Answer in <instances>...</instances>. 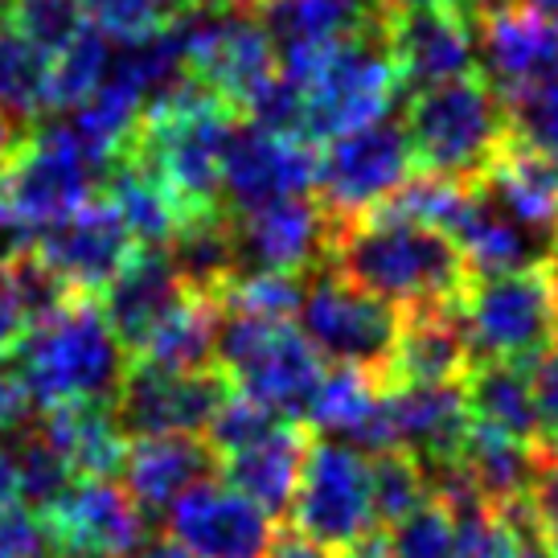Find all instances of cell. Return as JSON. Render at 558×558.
<instances>
[{
    "label": "cell",
    "instance_id": "1",
    "mask_svg": "<svg viewBox=\"0 0 558 558\" xmlns=\"http://www.w3.org/2000/svg\"><path fill=\"white\" fill-rule=\"evenodd\" d=\"M325 263L399 313L456 308L472 279L448 230L395 218L383 209L332 222Z\"/></svg>",
    "mask_w": 558,
    "mask_h": 558
},
{
    "label": "cell",
    "instance_id": "2",
    "mask_svg": "<svg viewBox=\"0 0 558 558\" xmlns=\"http://www.w3.org/2000/svg\"><path fill=\"white\" fill-rule=\"evenodd\" d=\"M239 128V111L227 107L193 74H177L169 87H160L140 116L132 136V157L157 169L173 193L193 209H227L222 206V160L230 136Z\"/></svg>",
    "mask_w": 558,
    "mask_h": 558
},
{
    "label": "cell",
    "instance_id": "3",
    "mask_svg": "<svg viewBox=\"0 0 558 558\" xmlns=\"http://www.w3.org/2000/svg\"><path fill=\"white\" fill-rule=\"evenodd\" d=\"M13 353L41 411L74 402L111 407L128 374V349L120 345L99 296H66L58 308L37 316Z\"/></svg>",
    "mask_w": 558,
    "mask_h": 558
},
{
    "label": "cell",
    "instance_id": "4",
    "mask_svg": "<svg viewBox=\"0 0 558 558\" xmlns=\"http://www.w3.org/2000/svg\"><path fill=\"white\" fill-rule=\"evenodd\" d=\"M104 173L107 165L90 157L74 128L34 123L17 132L0 160V234H9L13 246L29 243L87 206Z\"/></svg>",
    "mask_w": 558,
    "mask_h": 558
},
{
    "label": "cell",
    "instance_id": "5",
    "mask_svg": "<svg viewBox=\"0 0 558 558\" xmlns=\"http://www.w3.org/2000/svg\"><path fill=\"white\" fill-rule=\"evenodd\" d=\"M402 128L418 169L456 185H481L513 140L506 104L481 74L415 90Z\"/></svg>",
    "mask_w": 558,
    "mask_h": 558
},
{
    "label": "cell",
    "instance_id": "6",
    "mask_svg": "<svg viewBox=\"0 0 558 558\" xmlns=\"http://www.w3.org/2000/svg\"><path fill=\"white\" fill-rule=\"evenodd\" d=\"M304 104V140H332L390 116L402 95L399 70L386 46V17L349 41L320 53L313 66L292 78Z\"/></svg>",
    "mask_w": 558,
    "mask_h": 558
},
{
    "label": "cell",
    "instance_id": "7",
    "mask_svg": "<svg viewBox=\"0 0 558 558\" xmlns=\"http://www.w3.org/2000/svg\"><path fill=\"white\" fill-rule=\"evenodd\" d=\"M456 313L472 362L530 366L558 345V288L546 263L501 276H472Z\"/></svg>",
    "mask_w": 558,
    "mask_h": 558
},
{
    "label": "cell",
    "instance_id": "8",
    "mask_svg": "<svg viewBox=\"0 0 558 558\" xmlns=\"http://www.w3.org/2000/svg\"><path fill=\"white\" fill-rule=\"evenodd\" d=\"M169 34L185 74H193L239 116L251 111V104L279 74L276 46L246 0H206L177 21Z\"/></svg>",
    "mask_w": 558,
    "mask_h": 558
},
{
    "label": "cell",
    "instance_id": "9",
    "mask_svg": "<svg viewBox=\"0 0 558 558\" xmlns=\"http://www.w3.org/2000/svg\"><path fill=\"white\" fill-rule=\"evenodd\" d=\"M230 386L267 407L279 418L304 423L308 402L320 386V353L308 345V337L292 329V320L271 316L222 313L218 325V357Z\"/></svg>",
    "mask_w": 558,
    "mask_h": 558
},
{
    "label": "cell",
    "instance_id": "10",
    "mask_svg": "<svg viewBox=\"0 0 558 558\" xmlns=\"http://www.w3.org/2000/svg\"><path fill=\"white\" fill-rule=\"evenodd\" d=\"M402 313L332 267H316L300 300V332L332 366H362L383 378Z\"/></svg>",
    "mask_w": 558,
    "mask_h": 558
},
{
    "label": "cell",
    "instance_id": "11",
    "mask_svg": "<svg viewBox=\"0 0 558 558\" xmlns=\"http://www.w3.org/2000/svg\"><path fill=\"white\" fill-rule=\"evenodd\" d=\"M411 173H415V153L407 128L390 120L366 123L345 136H332L316 157V190H320L316 202L332 222H345L383 206Z\"/></svg>",
    "mask_w": 558,
    "mask_h": 558
},
{
    "label": "cell",
    "instance_id": "12",
    "mask_svg": "<svg viewBox=\"0 0 558 558\" xmlns=\"http://www.w3.org/2000/svg\"><path fill=\"white\" fill-rule=\"evenodd\" d=\"M292 525L329 550H345L374 530V501H369V456L349 448L341 439L308 444L296 497H292Z\"/></svg>",
    "mask_w": 558,
    "mask_h": 558
},
{
    "label": "cell",
    "instance_id": "13",
    "mask_svg": "<svg viewBox=\"0 0 558 558\" xmlns=\"http://www.w3.org/2000/svg\"><path fill=\"white\" fill-rule=\"evenodd\" d=\"M230 378L218 366L165 369L148 362H128L120 395L111 411L128 436H197L214 411L230 399Z\"/></svg>",
    "mask_w": 558,
    "mask_h": 558
},
{
    "label": "cell",
    "instance_id": "14",
    "mask_svg": "<svg viewBox=\"0 0 558 558\" xmlns=\"http://www.w3.org/2000/svg\"><path fill=\"white\" fill-rule=\"evenodd\" d=\"M230 230H234L239 271L313 276L316 267L329 259L332 218L308 193L276 197L255 209H234Z\"/></svg>",
    "mask_w": 558,
    "mask_h": 558
},
{
    "label": "cell",
    "instance_id": "15",
    "mask_svg": "<svg viewBox=\"0 0 558 558\" xmlns=\"http://www.w3.org/2000/svg\"><path fill=\"white\" fill-rule=\"evenodd\" d=\"M58 555L132 558L148 542V518L111 476H78L41 513Z\"/></svg>",
    "mask_w": 558,
    "mask_h": 558
},
{
    "label": "cell",
    "instance_id": "16",
    "mask_svg": "<svg viewBox=\"0 0 558 558\" xmlns=\"http://www.w3.org/2000/svg\"><path fill=\"white\" fill-rule=\"evenodd\" d=\"M21 246H29L46 263V271L70 296H99L120 276L123 263L136 255V239L128 234L120 214L95 197Z\"/></svg>",
    "mask_w": 558,
    "mask_h": 558
},
{
    "label": "cell",
    "instance_id": "17",
    "mask_svg": "<svg viewBox=\"0 0 558 558\" xmlns=\"http://www.w3.org/2000/svg\"><path fill=\"white\" fill-rule=\"evenodd\" d=\"M386 46L402 90H427L476 70V17L452 9H386Z\"/></svg>",
    "mask_w": 558,
    "mask_h": 558
},
{
    "label": "cell",
    "instance_id": "18",
    "mask_svg": "<svg viewBox=\"0 0 558 558\" xmlns=\"http://www.w3.org/2000/svg\"><path fill=\"white\" fill-rule=\"evenodd\" d=\"M165 518L169 538L193 558H263L271 542V518L214 476L185 488Z\"/></svg>",
    "mask_w": 558,
    "mask_h": 558
},
{
    "label": "cell",
    "instance_id": "19",
    "mask_svg": "<svg viewBox=\"0 0 558 558\" xmlns=\"http://www.w3.org/2000/svg\"><path fill=\"white\" fill-rule=\"evenodd\" d=\"M316 185L313 144L300 136H283L271 128H234L222 160V206L255 209L276 197H296Z\"/></svg>",
    "mask_w": 558,
    "mask_h": 558
},
{
    "label": "cell",
    "instance_id": "20",
    "mask_svg": "<svg viewBox=\"0 0 558 558\" xmlns=\"http://www.w3.org/2000/svg\"><path fill=\"white\" fill-rule=\"evenodd\" d=\"M251 9L276 46L279 70L296 78L320 53L378 25L390 0H251Z\"/></svg>",
    "mask_w": 558,
    "mask_h": 558
},
{
    "label": "cell",
    "instance_id": "21",
    "mask_svg": "<svg viewBox=\"0 0 558 558\" xmlns=\"http://www.w3.org/2000/svg\"><path fill=\"white\" fill-rule=\"evenodd\" d=\"M558 53V17L488 0L476 13V70L488 87L509 104L525 90Z\"/></svg>",
    "mask_w": 558,
    "mask_h": 558
},
{
    "label": "cell",
    "instance_id": "22",
    "mask_svg": "<svg viewBox=\"0 0 558 558\" xmlns=\"http://www.w3.org/2000/svg\"><path fill=\"white\" fill-rule=\"evenodd\" d=\"M386 418L395 448L411 452L423 469L460 460V448L472 432L469 402L460 383H390L383 386Z\"/></svg>",
    "mask_w": 558,
    "mask_h": 558
},
{
    "label": "cell",
    "instance_id": "23",
    "mask_svg": "<svg viewBox=\"0 0 558 558\" xmlns=\"http://www.w3.org/2000/svg\"><path fill=\"white\" fill-rule=\"evenodd\" d=\"M452 243L460 246V255L469 263L472 276H501V271H522L534 263H546L555 239L538 234L534 227H525L522 218L509 206H501L488 185H469L460 206H456L452 222H448Z\"/></svg>",
    "mask_w": 558,
    "mask_h": 558
},
{
    "label": "cell",
    "instance_id": "24",
    "mask_svg": "<svg viewBox=\"0 0 558 558\" xmlns=\"http://www.w3.org/2000/svg\"><path fill=\"white\" fill-rule=\"evenodd\" d=\"M193 283H185V276L177 271V263L169 259V251L160 246H136V255L123 263L120 276L99 292L111 329L120 337V345L128 353H136L153 329L165 316L173 313L181 296L190 292Z\"/></svg>",
    "mask_w": 558,
    "mask_h": 558
},
{
    "label": "cell",
    "instance_id": "25",
    "mask_svg": "<svg viewBox=\"0 0 558 558\" xmlns=\"http://www.w3.org/2000/svg\"><path fill=\"white\" fill-rule=\"evenodd\" d=\"M308 427L296 418H279L271 432H263L259 439H251L234 452L218 456V476L230 488H239L246 501L276 518L292 509L296 497L300 472H304V456H308Z\"/></svg>",
    "mask_w": 558,
    "mask_h": 558
},
{
    "label": "cell",
    "instance_id": "26",
    "mask_svg": "<svg viewBox=\"0 0 558 558\" xmlns=\"http://www.w3.org/2000/svg\"><path fill=\"white\" fill-rule=\"evenodd\" d=\"M218 472V456L197 436H136L120 464L123 488L153 522L165 518L190 485Z\"/></svg>",
    "mask_w": 558,
    "mask_h": 558
},
{
    "label": "cell",
    "instance_id": "27",
    "mask_svg": "<svg viewBox=\"0 0 558 558\" xmlns=\"http://www.w3.org/2000/svg\"><path fill=\"white\" fill-rule=\"evenodd\" d=\"M308 423L325 436L341 439L349 448L366 456L390 452L395 432L386 418L383 378L362 366H332L320 374L313 402H308Z\"/></svg>",
    "mask_w": 558,
    "mask_h": 558
},
{
    "label": "cell",
    "instance_id": "28",
    "mask_svg": "<svg viewBox=\"0 0 558 558\" xmlns=\"http://www.w3.org/2000/svg\"><path fill=\"white\" fill-rule=\"evenodd\" d=\"M472 366L469 337L456 308L402 313L395 349L386 357L383 386L390 383H460Z\"/></svg>",
    "mask_w": 558,
    "mask_h": 558
},
{
    "label": "cell",
    "instance_id": "29",
    "mask_svg": "<svg viewBox=\"0 0 558 558\" xmlns=\"http://www.w3.org/2000/svg\"><path fill=\"white\" fill-rule=\"evenodd\" d=\"M104 202L120 214V222L136 239V246H160L165 251L177 239V230L193 218V209L177 197L173 185L132 153H123L107 169Z\"/></svg>",
    "mask_w": 558,
    "mask_h": 558
},
{
    "label": "cell",
    "instance_id": "30",
    "mask_svg": "<svg viewBox=\"0 0 558 558\" xmlns=\"http://www.w3.org/2000/svg\"><path fill=\"white\" fill-rule=\"evenodd\" d=\"M485 185L525 227L558 239V153L513 136L501 148V157L493 160Z\"/></svg>",
    "mask_w": 558,
    "mask_h": 558
},
{
    "label": "cell",
    "instance_id": "31",
    "mask_svg": "<svg viewBox=\"0 0 558 558\" xmlns=\"http://www.w3.org/2000/svg\"><path fill=\"white\" fill-rule=\"evenodd\" d=\"M37 432L50 439V448L66 469L78 476H116L128 456V432L120 418L104 402H74V407H53L37 423Z\"/></svg>",
    "mask_w": 558,
    "mask_h": 558
},
{
    "label": "cell",
    "instance_id": "32",
    "mask_svg": "<svg viewBox=\"0 0 558 558\" xmlns=\"http://www.w3.org/2000/svg\"><path fill=\"white\" fill-rule=\"evenodd\" d=\"M460 386H464L472 423L522 439V444H546L538 407H534L530 366H518V362H472L469 374L460 378Z\"/></svg>",
    "mask_w": 558,
    "mask_h": 558
},
{
    "label": "cell",
    "instance_id": "33",
    "mask_svg": "<svg viewBox=\"0 0 558 558\" xmlns=\"http://www.w3.org/2000/svg\"><path fill=\"white\" fill-rule=\"evenodd\" d=\"M538 448L542 444H522V439L472 423L469 439L460 448V469L488 509H506L530 497L534 476H538Z\"/></svg>",
    "mask_w": 558,
    "mask_h": 558
},
{
    "label": "cell",
    "instance_id": "34",
    "mask_svg": "<svg viewBox=\"0 0 558 558\" xmlns=\"http://www.w3.org/2000/svg\"><path fill=\"white\" fill-rule=\"evenodd\" d=\"M218 325H222V304L214 292L190 288L173 313L160 320L153 337L132 353V362L165 369H206L218 357Z\"/></svg>",
    "mask_w": 558,
    "mask_h": 558
},
{
    "label": "cell",
    "instance_id": "35",
    "mask_svg": "<svg viewBox=\"0 0 558 558\" xmlns=\"http://www.w3.org/2000/svg\"><path fill=\"white\" fill-rule=\"evenodd\" d=\"M0 116L21 132L50 116V53L13 21L9 0H0Z\"/></svg>",
    "mask_w": 558,
    "mask_h": 558
},
{
    "label": "cell",
    "instance_id": "36",
    "mask_svg": "<svg viewBox=\"0 0 558 558\" xmlns=\"http://www.w3.org/2000/svg\"><path fill=\"white\" fill-rule=\"evenodd\" d=\"M111 58H116V41L83 25L74 41L50 58V111H74L78 104H87L107 78Z\"/></svg>",
    "mask_w": 558,
    "mask_h": 558
},
{
    "label": "cell",
    "instance_id": "37",
    "mask_svg": "<svg viewBox=\"0 0 558 558\" xmlns=\"http://www.w3.org/2000/svg\"><path fill=\"white\" fill-rule=\"evenodd\" d=\"M197 4L206 0H78V13L90 29L111 37L116 46H132L173 29Z\"/></svg>",
    "mask_w": 558,
    "mask_h": 558
},
{
    "label": "cell",
    "instance_id": "38",
    "mask_svg": "<svg viewBox=\"0 0 558 558\" xmlns=\"http://www.w3.org/2000/svg\"><path fill=\"white\" fill-rule=\"evenodd\" d=\"M432 497V476L411 452L390 448V452L369 456V501H374V525L402 522L411 509H418Z\"/></svg>",
    "mask_w": 558,
    "mask_h": 558
},
{
    "label": "cell",
    "instance_id": "39",
    "mask_svg": "<svg viewBox=\"0 0 558 558\" xmlns=\"http://www.w3.org/2000/svg\"><path fill=\"white\" fill-rule=\"evenodd\" d=\"M13 460H17V497L25 501V509H34L37 518L74 485V472L66 469V460L53 452L50 439L37 427L13 439Z\"/></svg>",
    "mask_w": 558,
    "mask_h": 558
},
{
    "label": "cell",
    "instance_id": "40",
    "mask_svg": "<svg viewBox=\"0 0 558 558\" xmlns=\"http://www.w3.org/2000/svg\"><path fill=\"white\" fill-rule=\"evenodd\" d=\"M386 558H452L456 513L444 501L427 497L402 522L386 525Z\"/></svg>",
    "mask_w": 558,
    "mask_h": 558
},
{
    "label": "cell",
    "instance_id": "41",
    "mask_svg": "<svg viewBox=\"0 0 558 558\" xmlns=\"http://www.w3.org/2000/svg\"><path fill=\"white\" fill-rule=\"evenodd\" d=\"M509 128L525 144H538L558 153V53L525 90H518L506 104Z\"/></svg>",
    "mask_w": 558,
    "mask_h": 558
},
{
    "label": "cell",
    "instance_id": "42",
    "mask_svg": "<svg viewBox=\"0 0 558 558\" xmlns=\"http://www.w3.org/2000/svg\"><path fill=\"white\" fill-rule=\"evenodd\" d=\"M9 13L50 58L87 25L78 13V0H9Z\"/></svg>",
    "mask_w": 558,
    "mask_h": 558
},
{
    "label": "cell",
    "instance_id": "43",
    "mask_svg": "<svg viewBox=\"0 0 558 558\" xmlns=\"http://www.w3.org/2000/svg\"><path fill=\"white\" fill-rule=\"evenodd\" d=\"M452 558H513L509 525L497 509L472 506L456 513V542Z\"/></svg>",
    "mask_w": 558,
    "mask_h": 558
},
{
    "label": "cell",
    "instance_id": "44",
    "mask_svg": "<svg viewBox=\"0 0 558 558\" xmlns=\"http://www.w3.org/2000/svg\"><path fill=\"white\" fill-rule=\"evenodd\" d=\"M37 399L13 357H0V444H13L34 427Z\"/></svg>",
    "mask_w": 558,
    "mask_h": 558
},
{
    "label": "cell",
    "instance_id": "45",
    "mask_svg": "<svg viewBox=\"0 0 558 558\" xmlns=\"http://www.w3.org/2000/svg\"><path fill=\"white\" fill-rule=\"evenodd\" d=\"M50 534L34 509L17 501L0 506V558H50Z\"/></svg>",
    "mask_w": 558,
    "mask_h": 558
},
{
    "label": "cell",
    "instance_id": "46",
    "mask_svg": "<svg viewBox=\"0 0 558 558\" xmlns=\"http://www.w3.org/2000/svg\"><path fill=\"white\" fill-rule=\"evenodd\" d=\"M530 506L538 513L546 542H550V555L558 558V460L546 452V444L538 448V476L530 488Z\"/></svg>",
    "mask_w": 558,
    "mask_h": 558
},
{
    "label": "cell",
    "instance_id": "47",
    "mask_svg": "<svg viewBox=\"0 0 558 558\" xmlns=\"http://www.w3.org/2000/svg\"><path fill=\"white\" fill-rule=\"evenodd\" d=\"M530 386H534L542 439H558V345L546 349L538 362H530Z\"/></svg>",
    "mask_w": 558,
    "mask_h": 558
},
{
    "label": "cell",
    "instance_id": "48",
    "mask_svg": "<svg viewBox=\"0 0 558 558\" xmlns=\"http://www.w3.org/2000/svg\"><path fill=\"white\" fill-rule=\"evenodd\" d=\"M25 329H29V313H25L17 288H13V279L4 271V259H0V357H9L17 349Z\"/></svg>",
    "mask_w": 558,
    "mask_h": 558
},
{
    "label": "cell",
    "instance_id": "49",
    "mask_svg": "<svg viewBox=\"0 0 558 558\" xmlns=\"http://www.w3.org/2000/svg\"><path fill=\"white\" fill-rule=\"evenodd\" d=\"M263 558H337L329 546L313 542L308 534H300L296 525H283V530H271V542Z\"/></svg>",
    "mask_w": 558,
    "mask_h": 558
},
{
    "label": "cell",
    "instance_id": "50",
    "mask_svg": "<svg viewBox=\"0 0 558 558\" xmlns=\"http://www.w3.org/2000/svg\"><path fill=\"white\" fill-rule=\"evenodd\" d=\"M17 501V460H13V444H0V506Z\"/></svg>",
    "mask_w": 558,
    "mask_h": 558
},
{
    "label": "cell",
    "instance_id": "51",
    "mask_svg": "<svg viewBox=\"0 0 558 558\" xmlns=\"http://www.w3.org/2000/svg\"><path fill=\"white\" fill-rule=\"evenodd\" d=\"M390 4H402V9H452V13H469V17H476L485 9V0H390Z\"/></svg>",
    "mask_w": 558,
    "mask_h": 558
},
{
    "label": "cell",
    "instance_id": "52",
    "mask_svg": "<svg viewBox=\"0 0 558 558\" xmlns=\"http://www.w3.org/2000/svg\"><path fill=\"white\" fill-rule=\"evenodd\" d=\"M132 558H193L185 546H177L173 538H148Z\"/></svg>",
    "mask_w": 558,
    "mask_h": 558
},
{
    "label": "cell",
    "instance_id": "53",
    "mask_svg": "<svg viewBox=\"0 0 558 558\" xmlns=\"http://www.w3.org/2000/svg\"><path fill=\"white\" fill-rule=\"evenodd\" d=\"M488 4V0H485ZM497 4H525V9H538V13H550L558 17V0H497Z\"/></svg>",
    "mask_w": 558,
    "mask_h": 558
},
{
    "label": "cell",
    "instance_id": "54",
    "mask_svg": "<svg viewBox=\"0 0 558 558\" xmlns=\"http://www.w3.org/2000/svg\"><path fill=\"white\" fill-rule=\"evenodd\" d=\"M17 132H21V128H13V123H9L4 116H0V160H4V153L13 148V140H17Z\"/></svg>",
    "mask_w": 558,
    "mask_h": 558
},
{
    "label": "cell",
    "instance_id": "55",
    "mask_svg": "<svg viewBox=\"0 0 558 558\" xmlns=\"http://www.w3.org/2000/svg\"><path fill=\"white\" fill-rule=\"evenodd\" d=\"M546 267H550V276H555V288H558V239L550 246V255H546Z\"/></svg>",
    "mask_w": 558,
    "mask_h": 558
},
{
    "label": "cell",
    "instance_id": "56",
    "mask_svg": "<svg viewBox=\"0 0 558 558\" xmlns=\"http://www.w3.org/2000/svg\"><path fill=\"white\" fill-rule=\"evenodd\" d=\"M546 452H550L558 460V439H546Z\"/></svg>",
    "mask_w": 558,
    "mask_h": 558
},
{
    "label": "cell",
    "instance_id": "57",
    "mask_svg": "<svg viewBox=\"0 0 558 558\" xmlns=\"http://www.w3.org/2000/svg\"><path fill=\"white\" fill-rule=\"evenodd\" d=\"M58 558H99V555H58Z\"/></svg>",
    "mask_w": 558,
    "mask_h": 558
}]
</instances>
